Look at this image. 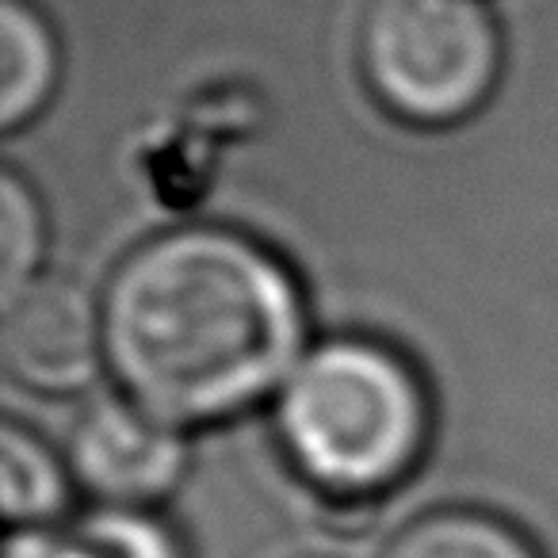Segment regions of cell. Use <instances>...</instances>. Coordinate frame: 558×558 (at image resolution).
Masks as SVG:
<instances>
[{"label": "cell", "instance_id": "9c48e42d", "mask_svg": "<svg viewBox=\"0 0 558 558\" xmlns=\"http://www.w3.org/2000/svg\"><path fill=\"white\" fill-rule=\"evenodd\" d=\"M43 207L24 177H0V303L35 283L43 260Z\"/></svg>", "mask_w": 558, "mask_h": 558}, {"label": "cell", "instance_id": "7a4b0ae2", "mask_svg": "<svg viewBox=\"0 0 558 558\" xmlns=\"http://www.w3.org/2000/svg\"><path fill=\"white\" fill-rule=\"evenodd\" d=\"M279 440L295 466L337 497L398 486L428 448L433 410L417 372L387 344L329 341L279 387Z\"/></svg>", "mask_w": 558, "mask_h": 558}, {"label": "cell", "instance_id": "8992f818", "mask_svg": "<svg viewBox=\"0 0 558 558\" xmlns=\"http://www.w3.org/2000/svg\"><path fill=\"white\" fill-rule=\"evenodd\" d=\"M62 50L32 0H0V126L20 131L58 88Z\"/></svg>", "mask_w": 558, "mask_h": 558}, {"label": "cell", "instance_id": "8fae6325", "mask_svg": "<svg viewBox=\"0 0 558 558\" xmlns=\"http://www.w3.org/2000/svg\"><path fill=\"white\" fill-rule=\"evenodd\" d=\"M9 558H81V550L73 547V539H54L27 527L9 539Z\"/></svg>", "mask_w": 558, "mask_h": 558}, {"label": "cell", "instance_id": "ba28073f", "mask_svg": "<svg viewBox=\"0 0 558 558\" xmlns=\"http://www.w3.org/2000/svg\"><path fill=\"white\" fill-rule=\"evenodd\" d=\"M65 466L70 463H62L39 436L20 428L16 421L0 428V501L9 524H50L65 509L70 497Z\"/></svg>", "mask_w": 558, "mask_h": 558}, {"label": "cell", "instance_id": "30bf717a", "mask_svg": "<svg viewBox=\"0 0 558 558\" xmlns=\"http://www.w3.org/2000/svg\"><path fill=\"white\" fill-rule=\"evenodd\" d=\"M70 539L81 550V558H184L177 535L146 509L104 505Z\"/></svg>", "mask_w": 558, "mask_h": 558}, {"label": "cell", "instance_id": "3957f363", "mask_svg": "<svg viewBox=\"0 0 558 558\" xmlns=\"http://www.w3.org/2000/svg\"><path fill=\"white\" fill-rule=\"evenodd\" d=\"M360 65L390 116L451 126L494 93L501 32L482 0H367Z\"/></svg>", "mask_w": 558, "mask_h": 558}, {"label": "cell", "instance_id": "6da1fadb", "mask_svg": "<svg viewBox=\"0 0 558 558\" xmlns=\"http://www.w3.org/2000/svg\"><path fill=\"white\" fill-rule=\"evenodd\" d=\"M100 311L126 398L177 428L248 410L303 360L306 311L291 271L222 226H184L134 248Z\"/></svg>", "mask_w": 558, "mask_h": 558}, {"label": "cell", "instance_id": "52a82bcc", "mask_svg": "<svg viewBox=\"0 0 558 558\" xmlns=\"http://www.w3.org/2000/svg\"><path fill=\"white\" fill-rule=\"evenodd\" d=\"M383 558H539L524 532L478 509H444L413 520Z\"/></svg>", "mask_w": 558, "mask_h": 558}, {"label": "cell", "instance_id": "7c38bea8", "mask_svg": "<svg viewBox=\"0 0 558 558\" xmlns=\"http://www.w3.org/2000/svg\"><path fill=\"white\" fill-rule=\"evenodd\" d=\"M295 558H337V555H322V550H314V555H295Z\"/></svg>", "mask_w": 558, "mask_h": 558}, {"label": "cell", "instance_id": "277c9868", "mask_svg": "<svg viewBox=\"0 0 558 558\" xmlns=\"http://www.w3.org/2000/svg\"><path fill=\"white\" fill-rule=\"evenodd\" d=\"M70 474L116 509H146L177 489L187 471V444L177 425L131 398H100L70 433Z\"/></svg>", "mask_w": 558, "mask_h": 558}, {"label": "cell", "instance_id": "5b68a950", "mask_svg": "<svg viewBox=\"0 0 558 558\" xmlns=\"http://www.w3.org/2000/svg\"><path fill=\"white\" fill-rule=\"evenodd\" d=\"M0 352L12 379L43 395H77L100 375L104 311L73 279L39 276L4 303Z\"/></svg>", "mask_w": 558, "mask_h": 558}]
</instances>
